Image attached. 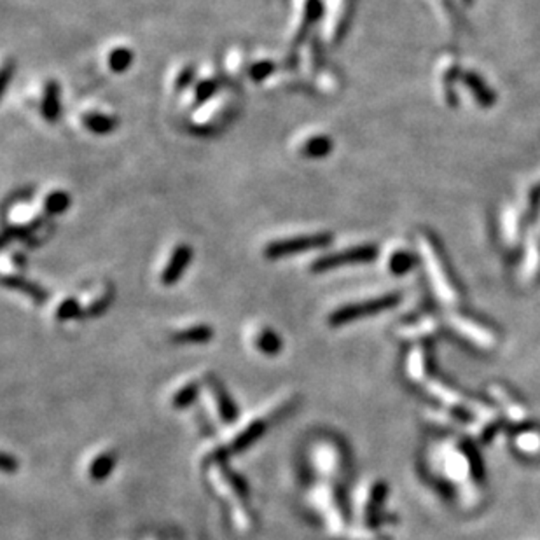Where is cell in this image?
I'll list each match as a JSON object with an SVG mask.
<instances>
[{
	"label": "cell",
	"mask_w": 540,
	"mask_h": 540,
	"mask_svg": "<svg viewBox=\"0 0 540 540\" xmlns=\"http://www.w3.org/2000/svg\"><path fill=\"white\" fill-rule=\"evenodd\" d=\"M273 421L275 420L264 410L262 413L242 421L238 427L233 425L231 432L226 437H222L217 444H214V448H208L207 453L203 455V464L214 460H229V457H233V455L248 450L252 444L258 443L259 439L266 434L269 423H273Z\"/></svg>",
	"instance_id": "cell-1"
},
{
	"label": "cell",
	"mask_w": 540,
	"mask_h": 540,
	"mask_svg": "<svg viewBox=\"0 0 540 540\" xmlns=\"http://www.w3.org/2000/svg\"><path fill=\"white\" fill-rule=\"evenodd\" d=\"M306 504L312 514L317 516L329 532L336 533L345 528V509H343V500L337 493V486L334 484V481L317 479L306 493Z\"/></svg>",
	"instance_id": "cell-2"
},
{
	"label": "cell",
	"mask_w": 540,
	"mask_h": 540,
	"mask_svg": "<svg viewBox=\"0 0 540 540\" xmlns=\"http://www.w3.org/2000/svg\"><path fill=\"white\" fill-rule=\"evenodd\" d=\"M203 471L210 489L221 500L226 502V505L248 504L251 488L247 479L236 472L228 464V460L207 462L203 464Z\"/></svg>",
	"instance_id": "cell-3"
},
{
	"label": "cell",
	"mask_w": 540,
	"mask_h": 540,
	"mask_svg": "<svg viewBox=\"0 0 540 540\" xmlns=\"http://www.w3.org/2000/svg\"><path fill=\"white\" fill-rule=\"evenodd\" d=\"M418 248L423 258L425 268H427L428 276L432 280L435 292L444 303H455L458 299V292L451 282L450 269L446 266L443 248L437 243V239L428 233L418 235Z\"/></svg>",
	"instance_id": "cell-4"
},
{
	"label": "cell",
	"mask_w": 540,
	"mask_h": 540,
	"mask_svg": "<svg viewBox=\"0 0 540 540\" xmlns=\"http://www.w3.org/2000/svg\"><path fill=\"white\" fill-rule=\"evenodd\" d=\"M306 464L310 471L323 481H334L341 475L345 467V455L341 450V444L332 437H317L308 448Z\"/></svg>",
	"instance_id": "cell-5"
},
{
	"label": "cell",
	"mask_w": 540,
	"mask_h": 540,
	"mask_svg": "<svg viewBox=\"0 0 540 540\" xmlns=\"http://www.w3.org/2000/svg\"><path fill=\"white\" fill-rule=\"evenodd\" d=\"M201 400L205 403L208 414L217 425L233 427L239 420V411L235 399L231 397L224 385L215 376H203V390H201Z\"/></svg>",
	"instance_id": "cell-6"
},
{
	"label": "cell",
	"mask_w": 540,
	"mask_h": 540,
	"mask_svg": "<svg viewBox=\"0 0 540 540\" xmlns=\"http://www.w3.org/2000/svg\"><path fill=\"white\" fill-rule=\"evenodd\" d=\"M399 303V296L397 294H385L380 298H371L366 301L352 303V305L339 306L329 315L327 322L330 327H341L346 326L350 322L362 319V317L374 315V313H381L385 310H390Z\"/></svg>",
	"instance_id": "cell-7"
},
{
	"label": "cell",
	"mask_w": 540,
	"mask_h": 540,
	"mask_svg": "<svg viewBox=\"0 0 540 540\" xmlns=\"http://www.w3.org/2000/svg\"><path fill=\"white\" fill-rule=\"evenodd\" d=\"M332 239L329 233H312V235H299L294 238L275 239L264 247V255L268 259H282L290 255L305 254L308 251L327 247Z\"/></svg>",
	"instance_id": "cell-8"
},
{
	"label": "cell",
	"mask_w": 540,
	"mask_h": 540,
	"mask_svg": "<svg viewBox=\"0 0 540 540\" xmlns=\"http://www.w3.org/2000/svg\"><path fill=\"white\" fill-rule=\"evenodd\" d=\"M376 247L374 245H357V247L345 248L341 252H334V254H326L320 255L319 259H315L312 264L313 273H323L330 271V269L343 268V266H352V264H362V262H369L376 258Z\"/></svg>",
	"instance_id": "cell-9"
},
{
	"label": "cell",
	"mask_w": 540,
	"mask_h": 540,
	"mask_svg": "<svg viewBox=\"0 0 540 540\" xmlns=\"http://www.w3.org/2000/svg\"><path fill=\"white\" fill-rule=\"evenodd\" d=\"M458 63L453 55H446L439 60L437 70H435V90H437L439 96L443 98L446 106H455L457 98H455L453 83L458 79Z\"/></svg>",
	"instance_id": "cell-10"
},
{
	"label": "cell",
	"mask_w": 540,
	"mask_h": 540,
	"mask_svg": "<svg viewBox=\"0 0 540 540\" xmlns=\"http://www.w3.org/2000/svg\"><path fill=\"white\" fill-rule=\"evenodd\" d=\"M353 0H337V9H330L326 15V23H323V35L327 42L336 44L345 35L348 23L352 19Z\"/></svg>",
	"instance_id": "cell-11"
},
{
	"label": "cell",
	"mask_w": 540,
	"mask_h": 540,
	"mask_svg": "<svg viewBox=\"0 0 540 540\" xmlns=\"http://www.w3.org/2000/svg\"><path fill=\"white\" fill-rule=\"evenodd\" d=\"M201 390H203V378H185V380L177 381V383L174 385L170 396H168V403H170V406L174 407V410L184 411L200 399Z\"/></svg>",
	"instance_id": "cell-12"
},
{
	"label": "cell",
	"mask_w": 540,
	"mask_h": 540,
	"mask_svg": "<svg viewBox=\"0 0 540 540\" xmlns=\"http://www.w3.org/2000/svg\"><path fill=\"white\" fill-rule=\"evenodd\" d=\"M117 465V455L112 448H102L87 457L84 472L91 482H102L109 478Z\"/></svg>",
	"instance_id": "cell-13"
},
{
	"label": "cell",
	"mask_w": 540,
	"mask_h": 540,
	"mask_svg": "<svg viewBox=\"0 0 540 540\" xmlns=\"http://www.w3.org/2000/svg\"><path fill=\"white\" fill-rule=\"evenodd\" d=\"M191 258H192V251L189 245H185V243L177 245V247L174 248V252L170 254V258H168L164 268L161 269L160 282L167 287L177 283L178 280H180V276L185 273V269H187L189 262H191Z\"/></svg>",
	"instance_id": "cell-14"
},
{
	"label": "cell",
	"mask_w": 540,
	"mask_h": 540,
	"mask_svg": "<svg viewBox=\"0 0 540 540\" xmlns=\"http://www.w3.org/2000/svg\"><path fill=\"white\" fill-rule=\"evenodd\" d=\"M248 339H251V345L254 346L255 352L264 357H276L283 348L282 337L268 326H255L248 332Z\"/></svg>",
	"instance_id": "cell-15"
},
{
	"label": "cell",
	"mask_w": 540,
	"mask_h": 540,
	"mask_svg": "<svg viewBox=\"0 0 540 540\" xmlns=\"http://www.w3.org/2000/svg\"><path fill=\"white\" fill-rule=\"evenodd\" d=\"M114 294L110 292L109 285H103V283H96V285L90 287V289L84 292V296H81L79 303L81 308H83L84 317H94L100 315L103 310H107V306L112 301Z\"/></svg>",
	"instance_id": "cell-16"
},
{
	"label": "cell",
	"mask_w": 540,
	"mask_h": 540,
	"mask_svg": "<svg viewBox=\"0 0 540 540\" xmlns=\"http://www.w3.org/2000/svg\"><path fill=\"white\" fill-rule=\"evenodd\" d=\"M214 337V329L208 323H191L174 330L171 339L180 345H203Z\"/></svg>",
	"instance_id": "cell-17"
},
{
	"label": "cell",
	"mask_w": 540,
	"mask_h": 540,
	"mask_svg": "<svg viewBox=\"0 0 540 540\" xmlns=\"http://www.w3.org/2000/svg\"><path fill=\"white\" fill-rule=\"evenodd\" d=\"M323 11H326V6H323L322 0H305L298 26H294V39H303V37L306 35V32H308L310 26L322 18Z\"/></svg>",
	"instance_id": "cell-18"
},
{
	"label": "cell",
	"mask_w": 540,
	"mask_h": 540,
	"mask_svg": "<svg viewBox=\"0 0 540 540\" xmlns=\"http://www.w3.org/2000/svg\"><path fill=\"white\" fill-rule=\"evenodd\" d=\"M332 140L327 135H310L299 145V151L305 158L310 160H320V158H326L327 154L332 151Z\"/></svg>",
	"instance_id": "cell-19"
},
{
	"label": "cell",
	"mask_w": 540,
	"mask_h": 540,
	"mask_svg": "<svg viewBox=\"0 0 540 540\" xmlns=\"http://www.w3.org/2000/svg\"><path fill=\"white\" fill-rule=\"evenodd\" d=\"M460 79L464 81V84L469 87V91L474 94V100H478L479 106H482V107L493 106V102H495L493 91H491V87L486 86L484 81H482L481 77L478 76V74L464 72L460 76Z\"/></svg>",
	"instance_id": "cell-20"
},
{
	"label": "cell",
	"mask_w": 540,
	"mask_h": 540,
	"mask_svg": "<svg viewBox=\"0 0 540 540\" xmlns=\"http://www.w3.org/2000/svg\"><path fill=\"white\" fill-rule=\"evenodd\" d=\"M83 124L94 135H107L116 128V117L106 112L83 114Z\"/></svg>",
	"instance_id": "cell-21"
},
{
	"label": "cell",
	"mask_w": 540,
	"mask_h": 540,
	"mask_svg": "<svg viewBox=\"0 0 540 540\" xmlns=\"http://www.w3.org/2000/svg\"><path fill=\"white\" fill-rule=\"evenodd\" d=\"M53 317H55V320H58V322H69V320L77 319V317H83V308H81L79 298L67 296V298L60 299L55 308H53Z\"/></svg>",
	"instance_id": "cell-22"
},
{
	"label": "cell",
	"mask_w": 540,
	"mask_h": 540,
	"mask_svg": "<svg viewBox=\"0 0 540 540\" xmlns=\"http://www.w3.org/2000/svg\"><path fill=\"white\" fill-rule=\"evenodd\" d=\"M453 326L457 327V329L460 330L462 334H465V336L471 337L472 341L479 343V345L488 346L489 343H491V332L481 329V327L475 326V323H471L467 319H462V317H453Z\"/></svg>",
	"instance_id": "cell-23"
},
{
	"label": "cell",
	"mask_w": 540,
	"mask_h": 540,
	"mask_svg": "<svg viewBox=\"0 0 540 540\" xmlns=\"http://www.w3.org/2000/svg\"><path fill=\"white\" fill-rule=\"evenodd\" d=\"M133 63V51L126 46H117L107 55V65L112 72H126Z\"/></svg>",
	"instance_id": "cell-24"
},
{
	"label": "cell",
	"mask_w": 540,
	"mask_h": 540,
	"mask_svg": "<svg viewBox=\"0 0 540 540\" xmlns=\"http://www.w3.org/2000/svg\"><path fill=\"white\" fill-rule=\"evenodd\" d=\"M70 196L67 194L65 191H60V189H55V191H49L46 196L42 198V207L47 214L58 215L63 214L67 210V207L70 205Z\"/></svg>",
	"instance_id": "cell-25"
},
{
	"label": "cell",
	"mask_w": 540,
	"mask_h": 540,
	"mask_svg": "<svg viewBox=\"0 0 540 540\" xmlns=\"http://www.w3.org/2000/svg\"><path fill=\"white\" fill-rule=\"evenodd\" d=\"M42 114L47 119H55L60 114V94H58V84L49 83L44 87L42 96Z\"/></svg>",
	"instance_id": "cell-26"
},
{
	"label": "cell",
	"mask_w": 540,
	"mask_h": 540,
	"mask_svg": "<svg viewBox=\"0 0 540 540\" xmlns=\"http://www.w3.org/2000/svg\"><path fill=\"white\" fill-rule=\"evenodd\" d=\"M414 264L413 255L410 254L404 248H397L396 252H391L387 259V266L388 271L394 273V275H404L411 269V266Z\"/></svg>",
	"instance_id": "cell-27"
},
{
	"label": "cell",
	"mask_w": 540,
	"mask_h": 540,
	"mask_svg": "<svg viewBox=\"0 0 540 540\" xmlns=\"http://www.w3.org/2000/svg\"><path fill=\"white\" fill-rule=\"evenodd\" d=\"M215 91H217V81L215 79H201L194 84L191 93V106H198V103H203L212 100V96H215Z\"/></svg>",
	"instance_id": "cell-28"
},
{
	"label": "cell",
	"mask_w": 540,
	"mask_h": 540,
	"mask_svg": "<svg viewBox=\"0 0 540 540\" xmlns=\"http://www.w3.org/2000/svg\"><path fill=\"white\" fill-rule=\"evenodd\" d=\"M6 285L11 287V289H16V290H23V294L25 296H28L32 301H44V290H40L39 287L32 285V283H26V282H19L18 276H6Z\"/></svg>",
	"instance_id": "cell-29"
},
{
	"label": "cell",
	"mask_w": 540,
	"mask_h": 540,
	"mask_svg": "<svg viewBox=\"0 0 540 540\" xmlns=\"http://www.w3.org/2000/svg\"><path fill=\"white\" fill-rule=\"evenodd\" d=\"M247 72L254 81H264L275 72V63H273L271 60H266V58L259 60V62L252 63V65L248 67Z\"/></svg>",
	"instance_id": "cell-30"
},
{
	"label": "cell",
	"mask_w": 540,
	"mask_h": 540,
	"mask_svg": "<svg viewBox=\"0 0 540 540\" xmlns=\"http://www.w3.org/2000/svg\"><path fill=\"white\" fill-rule=\"evenodd\" d=\"M439 2H441V15H443L444 22L450 25V28H457L458 18L453 2H451V0H439Z\"/></svg>",
	"instance_id": "cell-31"
},
{
	"label": "cell",
	"mask_w": 540,
	"mask_h": 540,
	"mask_svg": "<svg viewBox=\"0 0 540 540\" xmlns=\"http://www.w3.org/2000/svg\"><path fill=\"white\" fill-rule=\"evenodd\" d=\"M192 76H194V70H192L191 67H184V69H180L178 76L175 77V83H174L175 90H184V87H187L189 84H191Z\"/></svg>",
	"instance_id": "cell-32"
},
{
	"label": "cell",
	"mask_w": 540,
	"mask_h": 540,
	"mask_svg": "<svg viewBox=\"0 0 540 540\" xmlns=\"http://www.w3.org/2000/svg\"><path fill=\"white\" fill-rule=\"evenodd\" d=\"M16 469V458L9 457L8 453H4V458H2V471L4 472H12Z\"/></svg>",
	"instance_id": "cell-33"
},
{
	"label": "cell",
	"mask_w": 540,
	"mask_h": 540,
	"mask_svg": "<svg viewBox=\"0 0 540 540\" xmlns=\"http://www.w3.org/2000/svg\"><path fill=\"white\" fill-rule=\"evenodd\" d=\"M462 2H464L465 6H471L472 4V0H462Z\"/></svg>",
	"instance_id": "cell-34"
}]
</instances>
